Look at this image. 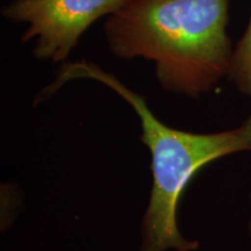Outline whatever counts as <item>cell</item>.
I'll return each mask as SVG.
<instances>
[{"mask_svg": "<svg viewBox=\"0 0 251 251\" xmlns=\"http://www.w3.org/2000/svg\"><path fill=\"white\" fill-rule=\"evenodd\" d=\"M228 24V0H130L103 34L113 56L153 62L163 90L198 99L230 75Z\"/></svg>", "mask_w": 251, "mask_h": 251, "instance_id": "1", "label": "cell"}, {"mask_svg": "<svg viewBox=\"0 0 251 251\" xmlns=\"http://www.w3.org/2000/svg\"><path fill=\"white\" fill-rule=\"evenodd\" d=\"M74 79H92L119 94L139 115L141 141L151 153L152 188L142 222L141 251H193L198 241L185 238L177 226V209L185 190L209 163L231 153L251 151V117L230 130L200 134L171 128L156 118L146 97L126 86L96 63H62L55 80L37 94L34 105L50 98Z\"/></svg>", "mask_w": 251, "mask_h": 251, "instance_id": "2", "label": "cell"}, {"mask_svg": "<svg viewBox=\"0 0 251 251\" xmlns=\"http://www.w3.org/2000/svg\"><path fill=\"white\" fill-rule=\"evenodd\" d=\"M130 0H13L1 9L6 20L27 24L21 42L36 40L34 57L65 63L83 34L102 17L120 12Z\"/></svg>", "mask_w": 251, "mask_h": 251, "instance_id": "3", "label": "cell"}, {"mask_svg": "<svg viewBox=\"0 0 251 251\" xmlns=\"http://www.w3.org/2000/svg\"><path fill=\"white\" fill-rule=\"evenodd\" d=\"M230 79L244 96L251 97V17L247 29L234 48Z\"/></svg>", "mask_w": 251, "mask_h": 251, "instance_id": "4", "label": "cell"}, {"mask_svg": "<svg viewBox=\"0 0 251 251\" xmlns=\"http://www.w3.org/2000/svg\"><path fill=\"white\" fill-rule=\"evenodd\" d=\"M250 205H251V194H250ZM249 231H250V234H251V220H250V222H249Z\"/></svg>", "mask_w": 251, "mask_h": 251, "instance_id": "5", "label": "cell"}]
</instances>
